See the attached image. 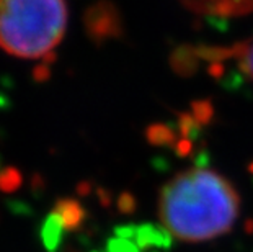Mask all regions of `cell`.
<instances>
[{"mask_svg": "<svg viewBox=\"0 0 253 252\" xmlns=\"http://www.w3.org/2000/svg\"><path fill=\"white\" fill-rule=\"evenodd\" d=\"M240 197L222 175L191 169L173 177L159 198V216L173 238L186 243L214 239L234 226Z\"/></svg>", "mask_w": 253, "mask_h": 252, "instance_id": "1", "label": "cell"}, {"mask_svg": "<svg viewBox=\"0 0 253 252\" xmlns=\"http://www.w3.org/2000/svg\"><path fill=\"white\" fill-rule=\"evenodd\" d=\"M245 226H247V233H253V221H252V219H249V221H247V224H245Z\"/></svg>", "mask_w": 253, "mask_h": 252, "instance_id": "11", "label": "cell"}, {"mask_svg": "<svg viewBox=\"0 0 253 252\" xmlns=\"http://www.w3.org/2000/svg\"><path fill=\"white\" fill-rule=\"evenodd\" d=\"M242 57H244V59H242V66H244L247 74H249V76L253 79V45L247 48Z\"/></svg>", "mask_w": 253, "mask_h": 252, "instance_id": "7", "label": "cell"}, {"mask_svg": "<svg viewBox=\"0 0 253 252\" xmlns=\"http://www.w3.org/2000/svg\"><path fill=\"white\" fill-rule=\"evenodd\" d=\"M149 141L155 144V146H167V144H171L175 139V135L171 133L169 128L164 125H154L149 128L147 131Z\"/></svg>", "mask_w": 253, "mask_h": 252, "instance_id": "5", "label": "cell"}, {"mask_svg": "<svg viewBox=\"0 0 253 252\" xmlns=\"http://www.w3.org/2000/svg\"><path fill=\"white\" fill-rule=\"evenodd\" d=\"M111 251L113 252H139L136 249V246L131 244L129 241H125V239L115 241V243L111 244Z\"/></svg>", "mask_w": 253, "mask_h": 252, "instance_id": "8", "label": "cell"}, {"mask_svg": "<svg viewBox=\"0 0 253 252\" xmlns=\"http://www.w3.org/2000/svg\"><path fill=\"white\" fill-rule=\"evenodd\" d=\"M191 149H193V144L191 141H188V139H181V141L176 144V152H178V155H188L191 152Z\"/></svg>", "mask_w": 253, "mask_h": 252, "instance_id": "10", "label": "cell"}, {"mask_svg": "<svg viewBox=\"0 0 253 252\" xmlns=\"http://www.w3.org/2000/svg\"><path fill=\"white\" fill-rule=\"evenodd\" d=\"M196 5H204V8L219 15H232L247 12L253 7V0H193Z\"/></svg>", "mask_w": 253, "mask_h": 252, "instance_id": "4", "label": "cell"}, {"mask_svg": "<svg viewBox=\"0 0 253 252\" xmlns=\"http://www.w3.org/2000/svg\"><path fill=\"white\" fill-rule=\"evenodd\" d=\"M120 210L123 213H132L134 210H136V200H134L132 195L129 194H123L121 198H120Z\"/></svg>", "mask_w": 253, "mask_h": 252, "instance_id": "6", "label": "cell"}, {"mask_svg": "<svg viewBox=\"0 0 253 252\" xmlns=\"http://www.w3.org/2000/svg\"><path fill=\"white\" fill-rule=\"evenodd\" d=\"M250 172H252V174H253V164H252V165H250Z\"/></svg>", "mask_w": 253, "mask_h": 252, "instance_id": "12", "label": "cell"}, {"mask_svg": "<svg viewBox=\"0 0 253 252\" xmlns=\"http://www.w3.org/2000/svg\"><path fill=\"white\" fill-rule=\"evenodd\" d=\"M134 238H136L137 244L142 249L147 248L169 249L171 246V234L164 226L160 228V226H154V224H144V226L136 228Z\"/></svg>", "mask_w": 253, "mask_h": 252, "instance_id": "3", "label": "cell"}, {"mask_svg": "<svg viewBox=\"0 0 253 252\" xmlns=\"http://www.w3.org/2000/svg\"><path fill=\"white\" fill-rule=\"evenodd\" d=\"M199 106L201 108L199 110H195V116L198 118L201 123H206L209 120V116L212 115V110H211V106H209L206 101H203V103H199Z\"/></svg>", "mask_w": 253, "mask_h": 252, "instance_id": "9", "label": "cell"}, {"mask_svg": "<svg viewBox=\"0 0 253 252\" xmlns=\"http://www.w3.org/2000/svg\"><path fill=\"white\" fill-rule=\"evenodd\" d=\"M66 25L64 0H0V48L15 57L49 56Z\"/></svg>", "mask_w": 253, "mask_h": 252, "instance_id": "2", "label": "cell"}]
</instances>
